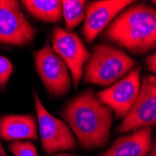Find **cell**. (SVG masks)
<instances>
[{
  "label": "cell",
  "mask_w": 156,
  "mask_h": 156,
  "mask_svg": "<svg viewBox=\"0 0 156 156\" xmlns=\"http://www.w3.org/2000/svg\"><path fill=\"white\" fill-rule=\"evenodd\" d=\"M62 117L82 149L90 151L108 144L113 110L99 101L93 89H86L72 98L65 106Z\"/></svg>",
  "instance_id": "obj_1"
},
{
  "label": "cell",
  "mask_w": 156,
  "mask_h": 156,
  "mask_svg": "<svg viewBox=\"0 0 156 156\" xmlns=\"http://www.w3.org/2000/svg\"><path fill=\"white\" fill-rule=\"evenodd\" d=\"M102 37L134 54H145L156 47V10L137 4L122 10L106 27Z\"/></svg>",
  "instance_id": "obj_2"
},
{
  "label": "cell",
  "mask_w": 156,
  "mask_h": 156,
  "mask_svg": "<svg viewBox=\"0 0 156 156\" xmlns=\"http://www.w3.org/2000/svg\"><path fill=\"white\" fill-rule=\"evenodd\" d=\"M136 65L137 62L122 49L108 43L96 44L83 67L84 82L109 87L128 74Z\"/></svg>",
  "instance_id": "obj_3"
},
{
  "label": "cell",
  "mask_w": 156,
  "mask_h": 156,
  "mask_svg": "<svg viewBox=\"0 0 156 156\" xmlns=\"http://www.w3.org/2000/svg\"><path fill=\"white\" fill-rule=\"evenodd\" d=\"M34 59L37 72L51 95L59 97L70 92L71 74L65 62L52 51L49 39L40 50L34 52Z\"/></svg>",
  "instance_id": "obj_4"
},
{
  "label": "cell",
  "mask_w": 156,
  "mask_h": 156,
  "mask_svg": "<svg viewBox=\"0 0 156 156\" xmlns=\"http://www.w3.org/2000/svg\"><path fill=\"white\" fill-rule=\"evenodd\" d=\"M34 98L43 151L47 154H53L76 149L77 141L68 125L51 114L36 92H34Z\"/></svg>",
  "instance_id": "obj_5"
},
{
  "label": "cell",
  "mask_w": 156,
  "mask_h": 156,
  "mask_svg": "<svg viewBox=\"0 0 156 156\" xmlns=\"http://www.w3.org/2000/svg\"><path fill=\"white\" fill-rule=\"evenodd\" d=\"M37 34L25 18L20 4L14 0H0V43L29 46Z\"/></svg>",
  "instance_id": "obj_6"
},
{
  "label": "cell",
  "mask_w": 156,
  "mask_h": 156,
  "mask_svg": "<svg viewBox=\"0 0 156 156\" xmlns=\"http://www.w3.org/2000/svg\"><path fill=\"white\" fill-rule=\"evenodd\" d=\"M156 123V80L154 76H145L140 81L137 98L130 111L116 127V133L135 132Z\"/></svg>",
  "instance_id": "obj_7"
},
{
  "label": "cell",
  "mask_w": 156,
  "mask_h": 156,
  "mask_svg": "<svg viewBox=\"0 0 156 156\" xmlns=\"http://www.w3.org/2000/svg\"><path fill=\"white\" fill-rule=\"evenodd\" d=\"M52 51L68 67L75 88H78L83 76V67L90 57L83 40L74 32H68L55 26L51 34Z\"/></svg>",
  "instance_id": "obj_8"
},
{
  "label": "cell",
  "mask_w": 156,
  "mask_h": 156,
  "mask_svg": "<svg viewBox=\"0 0 156 156\" xmlns=\"http://www.w3.org/2000/svg\"><path fill=\"white\" fill-rule=\"evenodd\" d=\"M141 68L135 67L122 79L96 94L99 101L114 111L117 120L123 119L136 100L140 90Z\"/></svg>",
  "instance_id": "obj_9"
},
{
  "label": "cell",
  "mask_w": 156,
  "mask_h": 156,
  "mask_svg": "<svg viewBox=\"0 0 156 156\" xmlns=\"http://www.w3.org/2000/svg\"><path fill=\"white\" fill-rule=\"evenodd\" d=\"M134 3L128 0H99L90 2L85 9L82 35L88 44L113 21L126 7Z\"/></svg>",
  "instance_id": "obj_10"
},
{
  "label": "cell",
  "mask_w": 156,
  "mask_h": 156,
  "mask_svg": "<svg viewBox=\"0 0 156 156\" xmlns=\"http://www.w3.org/2000/svg\"><path fill=\"white\" fill-rule=\"evenodd\" d=\"M152 145V128L144 127L118 137L103 156H146Z\"/></svg>",
  "instance_id": "obj_11"
},
{
  "label": "cell",
  "mask_w": 156,
  "mask_h": 156,
  "mask_svg": "<svg viewBox=\"0 0 156 156\" xmlns=\"http://www.w3.org/2000/svg\"><path fill=\"white\" fill-rule=\"evenodd\" d=\"M0 136L6 141L37 140V121L32 115H6L0 118Z\"/></svg>",
  "instance_id": "obj_12"
},
{
  "label": "cell",
  "mask_w": 156,
  "mask_h": 156,
  "mask_svg": "<svg viewBox=\"0 0 156 156\" xmlns=\"http://www.w3.org/2000/svg\"><path fill=\"white\" fill-rule=\"evenodd\" d=\"M32 16L46 23H58L62 19V5L58 0H23L21 2Z\"/></svg>",
  "instance_id": "obj_13"
},
{
  "label": "cell",
  "mask_w": 156,
  "mask_h": 156,
  "mask_svg": "<svg viewBox=\"0 0 156 156\" xmlns=\"http://www.w3.org/2000/svg\"><path fill=\"white\" fill-rule=\"evenodd\" d=\"M85 3L83 0H63L62 16L65 19L66 31L71 32L83 20L85 16Z\"/></svg>",
  "instance_id": "obj_14"
},
{
  "label": "cell",
  "mask_w": 156,
  "mask_h": 156,
  "mask_svg": "<svg viewBox=\"0 0 156 156\" xmlns=\"http://www.w3.org/2000/svg\"><path fill=\"white\" fill-rule=\"evenodd\" d=\"M9 148L14 156H38L36 146L30 141H13Z\"/></svg>",
  "instance_id": "obj_15"
},
{
  "label": "cell",
  "mask_w": 156,
  "mask_h": 156,
  "mask_svg": "<svg viewBox=\"0 0 156 156\" xmlns=\"http://www.w3.org/2000/svg\"><path fill=\"white\" fill-rule=\"evenodd\" d=\"M12 72L13 66L11 62L5 56L0 55V89H3L7 85Z\"/></svg>",
  "instance_id": "obj_16"
},
{
  "label": "cell",
  "mask_w": 156,
  "mask_h": 156,
  "mask_svg": "<svg viewBox=\"0 0 156 156\" xmlns=\"http://www.w3.org/2000/svg\"><path fill=\"white\" fill-rule=\"evenodd\" d=\"M146 66H147V68L150 72L151 73H155L156 72V55L155 53H151L150 55H148L146 57Z\"/></svg>",
  "instance_id": "obj_17"
},
{
  "label": "cell",
  "mask_w": 156,
  "mask_h": 156,
  "mask_svg": "<svg viewBox=\"0 0 156 156\" xmlns=\"http://www.w3.org/2000/svg\"><path fill=\"white\" fill-rule=\"evenodd\" d=\"M155 151H156V147H155V143H153L151 151H149V153L146 156H156V152Z\"/></svg>",
  "instance_id": "obj_18"
},
{
  "label": "cell",
  "mask_w": 156,
  "mask_h": 156,
  "mask_svg": "<svg viewBox=\"0 0 156 156\" xmlns=\"http://www.w3.org/2000/svg\"><path fill=\"white\" fill-rule=\"evenodd\" d=\"M0 156H7L5 151H4V148L1 144V141H0Z\"/></svg>",
  "instance_id": "obj_19"
},
{
  "label": "cell",
  "mask_w": 156,
  "mask_h": 156,
  "mask_svg": "<svg viewBox=\"0 0 156 156\" xmlns=\"http://www.w3.org/2000/svg\"><path fill=\"white\" fill-rule=\"evenodd\" d=\"M53 156H76V155L68 154V153H59V154H56V155H53Z\"/></svg>",
  "instance_id": "obj_20"
}]
</instances>
